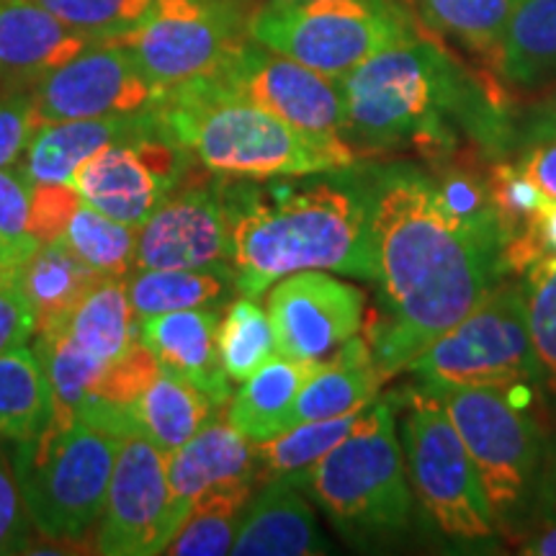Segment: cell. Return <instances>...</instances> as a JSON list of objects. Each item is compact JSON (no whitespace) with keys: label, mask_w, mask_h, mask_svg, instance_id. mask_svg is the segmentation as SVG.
<instances>
[{"label":"cell","mask_w":556,"mask_h":556,"mask_svg":"<svg viewBox=\"0 0 556 556\" xmlns=\"http://www.w3.org/2000/svg\"><path fill=\"white\" fill-rule=\"evenodd\" d=\"M101 278L106 276L83 263L62 242L34 250L18 266L16 281L34 309L37 336L60 325Z\"/></svg>","instance_id":"83f0119b"},{"label":"cell","mask_w":556,"mask_h":556,"mask_svg":"<svg viewBox=\"0 0 556 556\" xmlns=\"http://www.w3.org/2000/svg\"><path fill=\"white\" fill-rule=\"evenodd\" d=\"M345 170L258 186L225 184L238 296L258 299L302 270L377 281L371 193Z\"/></svg>","instance_id":"7a4b0ae2"},{"label":"cell","mask_w":556,"mask_h":556,"mask_svg":"<svg viewBox=\"0 0 556 556\" xmlns=\"http://www.w3.org/2000/svg\"><path fill=\"white\" fill-rule=\"evenodd\" d=\"M80 193L70 184H34L29 235L37 245H54L65 232L67 219L80 204Z\"/></svg>","instance_id":"b9f144b4"},{"label":"cell","mask_w":556,"mask_h":556,"mask_svg":"<svg viewBox=\"0 0 556 556\" xmlns=\"http://www.w3.org/2000/svg\"><path fill=\"white\" fill-rule=\"evenodd\" d=\"M533 510L544 523H556V438L544 446L541 467L533 490Z\"/></svg>","instance_id":"bcb514c9"},{"label":"cell","mask_w":556,"mask_h":556,"mask_svg":"<svg viewBox=\"0 0 556 556\" xmlns=\"http://www.w3.org/2000/svg\"><path fill=\"white\" fill-rule=\"evenodd\" d=\"M135 268H232L225 180L176 186L137 229Z\"/></svg>","instance_id":"2e32d148"},{"label":"cell","mask_w":556,"mask_h":556,"mask_svg":"<svg viewBox=\"0 0 556 556\" xmlns=\"http://www.w3.org/2000/svg\"><path fill=\"white\" fill-rule=\"evenodd\" d=\"M338 88L345 139L358 155L407 148L448 157L456 148L454 116L497 114L454 58L420 31L340 75Z\"/></svg>","instance_id":"3957f363"},{"label":"cell","mask_w":556,"mask_h":556,"mask_svg":"<svg viewBox=\"0 0 556 556\" xmlns=\"http://www.w3.org/2000/svg\"><path fill=\"white\" fill-rule=\"evenodd\" d=\"M37 336V319L16 276L0 281V353L26 345Z\"/></svg>","instance_id":"ee69618b"},{"label":"cell","mask_w":556,"mask_h":556,"mask_svg":"<svg viewBox=\"0 0 556 556\" xmlns=\"http://www.w3.org/2000/svg\"><path fill=\"white\" fill-rule=\"evenodd\" d=\"M191 165V152L165 131L155 111L148 127L83 160L67 184L101 214L139 229Z\"/></svg>","instance_id":"4fadbf2b"},{"label":"cell","mask_w":556,"mask_h":556,"mask_svg":"<svg viewBox=\"0 0 556 556\" xmlns=\"http://www.w3.org/2000/svg\"><path fill=\"white\" fill-rule=\"evenodd\" d=\"M165 88L150 80L122 41H93L31 88L41 124L155 111Z\"/></svg>","instance_id":"5bb4252c"},{"label":"cell","mask_w":556,"mask_h":556,"mask_svg":"<svg viewBox=\"0 0 556 556\" xmlns=\"http://www.w3.org/2000/svg\"><path fill=\"white\" fill-rule=\"evenodd\" d=\"M486 184H490L492 208L500 229V242L503 250L518 242L533 225L536 214L548 204L544 191L526 176L518 165L500 163L486 170Z\"/></svg>","instance_id":"d590c367"},{"label":"cell","mask_w":556,"mask_h":556,"mask_svg":"<svg viewBox=\"0 0 556 556\" xmlns=\"http://www.w3.org/2000/svg\"><path fill=\"white\" fill-rule=\"evenodd\" d=\"M122 438L78 415H52L39 435L16 443L21 495L45 539L88 536L106 507Z\"/></svg>","instance_id":"8992f818"},{"label":"cell","mask_w":556,"mask_h":556,"mask_svg":"<svg viewBox=\"0 0 556 556\" xmlns=\"http://www.w3.org/2000/svg\"><path fill=\"white\" fill-rule=\"evenodd\" d=\"M31 528L16 467H13V458L0 441V556L29 552Z\"/></svg>","instance_id":"ab89813d"},{"label":"cell","mask_w":556,"mask_h":556,"mask_svg":"<svg viewBox=\"0 0 556 556\" xmlns=\"http://www.w3.org/2000/svg\"><path fill=\"white\" fill-rule=\"evenodd\" d=\"M217 409L219 405L204 389L163 366L127 409V435L150 438L160 451L170 454L214 420Z\"/></svg>","instance_id":"d4e9b609"},{"label":"cell","mask_w":556,"mask_h":556,"mask_svg":"<svg viewBox=\"0 0 556 556\" xmlns=\"http://www.w3.org/2000/svg\"><path fill=\"white\" fill-rule=\"evenodd\" d=\"M330 541L317 523L304 490L287 477L263 479L242 510L232 552L238 556H317Z\"/></svg>","instance_id":"44dd1931"},{"label":"cell","mask_w":556,"mask_h":556,"mask_svg":"<svg viewBox=\"0 0 556 556\" xmlns=\"http://www.w3.org/2000/svg\"><path fill=\"white\" fill-rule=\"evenodd\" d=\"M180 148L214 176L276 180L353 168L358 152L345 139L304 135L235 93L219 78L165 90L155 109Z\"/></svg>","instance_id":"277c9868"},{"label":"cell","mask_w":556,"mask_h":556,"mask_svg":"<svg viewBox=\"0 0 556 556\" xmlns=\"http://www.w3.org/2000/svg\"><path fill=\"white\" fill-rule=\"evenodd\" d=\"M52 384L37 351L18 345L0 353V441H29L52 420Z\"/></svg>","instance_id":"f546056e"},{"label":"cell","mask_w":556,"mask_h":556,"mask_svg":"<svg viewBox=\"0 0 556 556\" xmlns=\"http://www.w3.org/2000/svg\"><path fill=\"white\" fill-rule=\"evenodd\" d=\"M219 319L222 309L217 307L165 312L139 319L137 338L155 353L160 364L204 389L222 407L232 397V381L219 361Z\"/></svg>","instance_id":"7402d4cb"},{"label":"cell","mask_w":556,"mask_h":556,"mask_svg":"<svg viewBox=\"0 0 556 556\" xmlns=\"http://www.w3.org/2000/svg\"><path fill=\"white\" fill-rule=\"evenodd\" d=\"M124 281L137 323L178 309H225L238 296L232 268H135Z\"/></svg>","instance_id":"4316f807"},{"label":"cell","mask_w":556,"mask_h":556,"mask_svg":"<svg viewBox=\"0 0 556 556\" xmlns=\"http://www.w3.org/2000/svg\"><path fill=\"white\" fill-rule=\"evenodd\" d=\"M135 338L137 319L124 278H101L60 325L39 332L34 351L52 384L54 413H78L106 366Z\"/></svg>","instance_id":"7c38bea8"},{"label":"cell","mask_w":556,"mask_h":556,"mask_svg":"<svg viewBox=\"0 0 556 556\" xmlns=\"http://www.w3.org/2000/svg\"><path fill=\"white\" fill-rule=\"evenodd\" d=\"M518 168L526 173L548 199H556V139L526 144Z\"/></svg>","instance_id":"f6af8a7d"},{"label":"cell","mask_w":556,"mask_h":556,"mask_svg":"<svg viewBox=\"0 0 556 556\" xmlns=\"http://www.w3.org/2000/svg\"><path fill=\"white\" fill-rule=\"evenodd\" d=\"M433 394L469 451L495 526L507 523L533 503L544 456L541 430L518 387H464Z\"/></svg>","instance_id":"9c48e42d"},{"label":"cell","mask_w":556,"mask_h":556,"mask_svg":"<svg viewBox=\"0 0 556 556\" xmlns=\"http://www.w3.org/2000/svg\"><path fill=\"white\" fill-rule=\"evenodd\" d=\"M248 0H152L135 29L114 39L160 88L214 78L248 37Z\"/></svg>","instance_id":"8fae6325"},{"label":"cell","mask_w":556,"mask_h":556,"mask_svg":"<svg viewBox=\"0 0 556 556\" xmlns=\"http://www.w3.org/2000/svg\"><path fill=\"white\" fill-rule=\"evenodd\" d=\"M90 45L37 0H0V90H31Z\"/></svg>","instance_id":"ffe728a7"},{"label":"cell","mask_w":556,"mask_h":556,"mask_svg":"<svg viewBox=\"0 0 556 556\" xmlns=\"http://www.w3.org/2000/svg\"><path fill=\"white\" fill-rule=\"evenodd\" d=\"M242 482H258L255 441L229 420H208L191 441L168 454V536H176L206 492Z\"/></svg>","instance_id":"d6986e66"},{"label":"cell","mask_w":556,"mask_h":556,"mask_svg":"<svg viewBox=\"0 0 556 556\" xmlns=\"http://www.w3.org/2000/svg\"><path fill=\"white\" fill-rule=\"evenodd\" d=\"M492 67L520 88L556 78V0H518Z\"/></svg>","instance_id":"f1b7e54d"},{"label":"cell","mask_w":556,"mask_h":556,"mask_svg":"<svg viewBox=\"0 0 556 556\" xmlns=\"http://www.w3.org/2000/svg\"><path fill=\"white\" fill-rule=\"evenodd\" d=\"M415 34L394 0H266L248 21L250 39L336 80Z\"/></svg>","instance_id":"52a82bcc"},{"label":"cell","mask_w":556,"mask_h":556,"mask_svg":"<svg viewBox=\"0 0 556 556\" xmlns=\"http://www.w3.org/2000/svg\"><path fill=\"white\" fill-rule=\"evenodd\" d=\"M366 294L328 270H302L268 289L278 353L325 361L364 328Z\"/></svg>","instance_id":"ac0fdd59"},{"label":"cell","mask_w":556,"mask_h":556,"mask_svg":"<svg viewBox=\"0 0 556 556\" xmlns=\"http://www.w3.org/2000/svg\"><path fill=\"white\" fill-rule=\"evenodd\" d=\"M400 443L413 495L446 536H495L497 526L475 464L438 394L422 387L409 394Z\"/></svg>","instance_id":"30bf717a"},{"label":"cell","mask_w":556,"mask_h":556,"mask_svg":"<svg viewBox=\"0 0 556 556\" xmlns=\"http://www.w3.org/2000/svg\"><path fill=\"white\" fill-rule=\"evenodd\" d=\"M405 371L428 392L539 384V358L528 328L523 281L497 283Z\"/></svg>","instance_id":"ba28073f"},{"label":"cell","mask_w":556,"mask_h":556,"mask_svg":"<svg viewBox=\"0 0 556 556\" xmlns=\"http://www.w3.org/2000/svg\"><path fill=\"white\" fill-rule=\"evenodd\" d=\"M219 361L229 381L253 377L270 356H276V336L268 312L255 299L238 296L222 309L217 330Z\"/></svg>","instance_id":"e575fe53"},{"label":"cell","mask_w":556,"mask_h":556,"mask_svg":"<svg viewBox=\"0 0 556 556\" xmlns=\"http://www.w3.org/2000/svg\"><path fill=\"white\" fill-rule=\"evenodd\" d=\"M168 454L150 438H122L96 552L103 556H152L168 546Z\"/></svg>","instance_id":"e0dca14e"},{"label":"cell","mask_w":556,"mask_h":556,"mask_svg":"<svg viewBox=\"0 0 556 556\" xmlns=\"http://www.w3.org/2000/svg\"><path fill=\"white\" fill-rule=\"evenodd\" d=\"M34 184L18 165L0 168V242L18 258H29L39 245L29 235Z\"/></svg>","instance_id":"f35d334b"},{"label":"cell","mask_w":556,"mask_h":556,"mask_svg":"<svg viewBox=\"0 0 556 556\" xmlns=\"http://www.w3.org/2000/svg\"><path fill=\"white\" fill-rule=\"evenodd\" d=\"M299 486L345 536L379 539L407 531L415 495L392 405L374 400L356 428L299 479Z\"/></svg>","instance_id":"5b68a950"},{"label":"cell","mask_w":556,"mask_h":556,"mask_svg":"<svg viewBox=\"0 0 556 556\" xmlns=\"http://www.w3.org/2000/svg\"><path fill=\"white\" fill-rule=\"evenodd\" d=\"M539 533L520 541V554L528 556H556V523H544Z\"/></svg>","instance_id":"c3c4849f"},{"label":"cell","mask_w":556,"mask_h":556,"mask_svg":"<svg viewBox=\"0 0 556 556\" xmlns=\"http://www.w3.org/2000/svg\"><path fill=\"white\" fill-rule=\"evenodd\" d=\"M60 242L106 278H124L135 268L137 229L106 217L86 201L75 206Z\"/></svg>","instance_id":"836d02e7"},{"label":"cell","mask_w":556,"mask_h":556,"mask_svg":"<svg viewBox=\"0 0 556 556\" xmlns=\"http://www.w3.org/2000/svg\"><path fill=\"white\" fill-rule=\"evenodd\" d=\"M317 366L319 361H299L283 353L270 356L253 377L240 381L227 402V420L255 443L289 430L299 389Z\"/></svg>","instance_id":"484cf974"},{"label":"cell","mask_w":556,"mask_h":556,"mask_svg":"<svg viewBox=\"0 0 556 556\" xmlns=\"http://www.w3.org/2000/svg\"><path fill=\"white\" fill-rule=\"evenodd\" d=\"M523 144L544 142V139H556V88L544 96L539 103L528 109L523 129H520Z\"/></svg>","instance_id":"7dc6e473"},{"label":"cell","mask_w":556,"mask_h":556,"mask_svg":"<svg viewBox=\"0 0 556 556\" xmlns=\"http://www.w3.org/2000/svg\"><path fill=\"white\" fill-rule=\"evenodd\" d=\"M155 119V111L101 119L45 122L34 131L18 168L31 184H67L75 168L111 142L135 135Z\"/></svg>","instance_id":"603a6c76"},{"label":"cell","mask_w":556,"mask_h":556,"mask_svg":"<svg viewBox=\"0 0 556 556\" xmlns=\"http://www.w3.org/2000/svg\"><path fill=\"white\" fill-rule=\"evenodd\" d=\"M528 328L539 358V384L556 400V261H541L523 278Z\"/></svg>","instance_id":"8d00e7d4"},{"label":"cell","mask_w":556,"mask_h":556,"mask_svg":"<svg viewBox=\"0 0 556 556\" xmlns=\"http://www.w3.org/2000/svg\"><path fill=\"white\" fill-rule=\"evenodd\" d=\"M417 5L435 31L492 65L518 0H417Z\"/></svg>","instance_id":"d6a6232c"},{"label":"cell","mask_w":556,"mask_h":556,"mask_svg":"<svg viewBox=\"0 0 556 556\" xmlns=\"http://www.w3.org/2000/svg\"><path fill=\"white\" fill-rule=\"evenodd\" d=\"M368 193L384 307L368 345L387 381L497 287L503 242L495 219L451 212L426 170L394 165L371 178Z\"/></svg>","instance_id":"6da1fadb"},{"label":"cell","mask_w":556,"mask_h":556,"mask_svg":"<svg viewBox=\"0 0 556 556\" xmlns=\"http://www.w3.org/2000/svg\"><path fill=\"white\" fill-rule=\"evenodd\" d=\"M384 384L371 345L364 338H351L328 361H319L312 377L299 389L291 426L328 420L371 405Z\"/></svg>","instance_id":"cb8c5ba5"},{"label":"cell","mask_w":556,"mask_h":556,"mask_svg":"<svg viewBox=\"0 0 556 556\" xmlns=\"http://www.w3.org/2000/svg\"><path fill=\"white\" fill-rule=\"evenodd\" d=\"M39 124L31 90H5L0 96V168L21 163Z\"/></svg>","instance_id":"60d3db41"},{"label":"cell","mask_w":556,"mask_h":556,"mask_svg":"<svg viewBox=\"0 0 556 556\" xmlns=\"http://www.w3.org/2000/svg\"><path fill=\"white\" fill-rule=\"evenodd\" d=\"M70 29L93 41L119 39L148 16L152 0H37Z\"/></svg>","instance_id":"74e56055"},{"label":"cell","mask_w":556,"mask_h":556,"mask_svg":"<svg viewBox=\"0 0 556 556\" xmlns=\"http://www.w3.org/2000/svg\"><path fill=\"white\" fill-rule=\"evenodd\" d=\"M21 263H24V258H18L13 250H9L3 242H0V281H3V278L16 276Z\"/></svg>","instance_id":"681fc988"},{"label":"cell","mask_w":556,"mask_h":556,"mask_svg":"<svg viewBox=\"0 0 556 556\" xmlns=\"http://www.w3.org/2000/svg\"><path fill=\"white\" fill-rule=\"evenodd\" d=\"M214 78L304 135L345 139V109L338 80L258 41L248 39Z\"/></svg>","instance_id":"9a60e30c"},{"label":"cell","mask_w":556,"mask_h":556,"mask_svg":"<svg viewBox=\"0 0 556 556\" xmlns=\"http://www.w3.org/2000/svg\"><path fill=\"white\" fill-rule=\"evenodd\" d=\"M541 261H556V199H548L523 238L503 250L505 274L526 276Z\"/></svg>","instance_id":"7bdbcfd3"},{"label":"cell","mask_w":556,"mask_h":556,"mask_svg":"<svg viewBox=\"0 0 556 556\" xmlns=\"http://www.w3.org/2000/svg\"><path fill=\"white\" fill-rule=\"evenodd\" d=\"M366 407L353 409V413L340 417H328V420L299 422V426H291L283 433L268 438V441L255 443L258 482L274 477H287L299 484V479L307 475L319 458L330 454L356 428L358 417L364 415Z\"/></svg>","instance_id":"4dcf8cb0"},{"label":"cell","mask_w":556,"mask_h":556,"mask_svg":"<svg viewBox=\"0 0 556 556\" xmlns=\"http://www.w3.org/2000/svg\"><path fill=\"white\" fill-rule=\"evenodd\" d=\"M255 492V482L229 484L206 492L193 505L191 516L178 528L176 536L165 546L163 554L173 556H222L232 552L238 526L250 497Z\"/></svg>","instance_id":"1f68e13d"}]
</instances>
